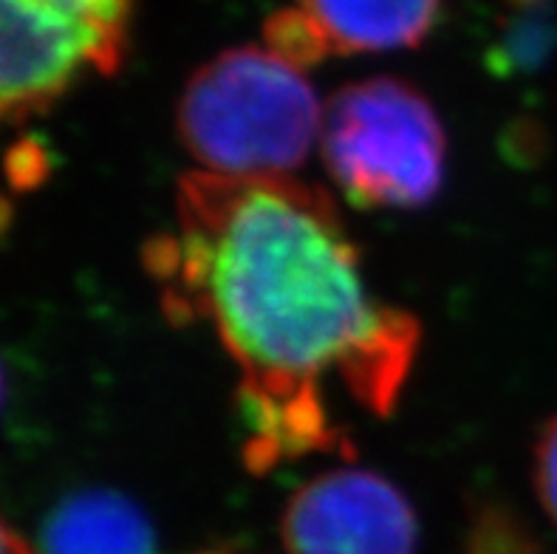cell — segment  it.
I'll return each mask as SVG.
<instances>
[{
    "label": "cell",
    "mask_w": 557,
    "mask_h": 554,
    "mask_svg": "<svg viewBox=\"0 0 557 554\" xmlns=\"http://www.w3.org/2000/svg\"><path fill=\"white\" fill-rule=\"evenodd\" d=\"M145 263L164 311L176 323L210 325L235 359L255 470L343 447L329 382L376 416L399 402L419 323L376 300L318 187L289 176L187 173L176 224L150 241Z\"/></svg>",
    "instance_id": "cell-1"
},
{
    "label": "cell",
    "mask_w": 557,
    "mask_h": 554,
    "mask_svg": "<svg viewBox=\"0 0 557 554\" xmlns=\"http://www.w3.org/2000/svg\"><path fill=\"white\" fill-rule=\"evenodd\" d=\"M176 120L184 148L219 176H289L323 134L304 69L261 46L224 51L198 69Z\"/></svg>",
    "instance_id": "cell-2"
},
{
    "label": "cell",
    "mask_w": 557,
    "mask_h": 554,
    "mask_svg": "<svg viewBox=\"0 0 557 554\" xmlns=\"http://www.w3.org/2000/svg\"><path fill=\"white\" fill-rule=\"evenodd\" d=\"M334 184L362 210H417L445 176V131L413 85L376 77L346 85L323 116Z\"/></svg>",
    "instance_id": "cell-3"
},
{
    "label": "cell",
    "mask_w": 557,
    "mask_h": 554,
    "mask_svg": "<svg viewBox=\"0 0 557 554\" xmlns=\"http://www.w3.org/2000/svg\"><path fill=\"white\" fill-rule=\"evenodd\" d=\"M131 12L134 0H0V122L120 69Z\"/></svg>",
    "instance_id": "cell-4"
},
{
    "label": "cell",
    "mask_w": 557,
    "mask_h": 554,
    "mask_svg": "<svg viewBox=\"0 0 557 554\" xmlns=\"http://www.w3.org/2000/svg\"><path fill=\"white\" fill-rule=\"evenodd\" d=\"M283 543L289 554H419V524L388 478L332 470L292 495Z\"/></svg>",
    "instance_id": "cell-5"
},
{
    "label": "cell",
    "mask_w": 557,
    "mask_h": 554,
    "mask_svg": "<svg viewBox=\"0 0 557 554\" xmlns=\"http://www.w3.org/2000/svg\"><path fill=\"white\" fill-rule=\"evenodd\" d=\"M442 0H295L320 54L410 49L436 26Z\"/></svg>",
    "instance_id": "cell-6"
},
{
    "label": "cell",
    "mask_w": 557,
    "mask_h": 554,
    "mask_svg": "<svg viewBox=\"0 0 557 554\" xmlns=\"http://www.w3.org/2000/svg\"><path fill=\"white\" fill-rule=\"evenodd\" d=\"M42 554H156V532L125 495L77 492L51 509L40 529Z\"/></svg>",
    "instance_id": "cell-7"
},
{
    "label": "cell",
    "mask_w": 557,
    "mask_h": 554,
    "mask_svg": "<svg viewBox=\"0 0 557 554\" xmlns=\"http://www.w3.org/2000/svg\"><path fill=\"white\" fill-rule=\"evenodd\" d=\"M467 554H541L516 518L498 506H484L473 520Z\"/></svg>",
    "instance_id": "cell-8"
},
{
    "label": "cell",
    "mask_w": 557,
    "mask_h": 554,
    "mask_svg": "<svg viewBox=\"0 0 557 554\" xmlns=\"http://www.w3.org/2000/svg\"><path fill=\"white\" fill-rule=\"evenodd\" d=\"M535 490L557 524V416L541 430L535 444Z\"/></svg>",
    "instance_id": "cell-9"
},
{
    "label": "cell",
    "mask_w": 557,
    "mask_h": 554,
    "mask_svg": "<svg viewBox=\"0 0 557 554\" xmlns=\"http://www.w3.org/2000/svg\"><path fill=\"white\" fill-rule=\"evenodd\" d=\"M0 554H35L28 549V543L23 541L21 534L12 532V529L0 520Z\"/></svg>",
    "instance_id": "cell-10"
},
{
    "label": "cell",
    "mask_w": 557,
    "mask_h": 554,
    "mask_svg": "<svg viewBox=\"0 0 557 554\" xmlns=\"http://www.w3.org/2000/svg\"><path fill=\"white\" fill-rule=\"evenodd\" d=\"M0 402H3V371H0Z\"/></svg>",
    "instance_id": "cell-11"
},
{
    "label": "cell",
    "mask_w": 557,
    "mask_h": 554,
    "mask_svg": "<svg viewBox=\"0 0 557 554\" xmlns=\"http://www.w3.org/2000/svg\"><path fill=\"white\" fill-rule=\"evenodd\" d=\"M210 554H219V552H210Z\"/></svg>",
    "instance_id": "cell-12"
}]
</instances>
